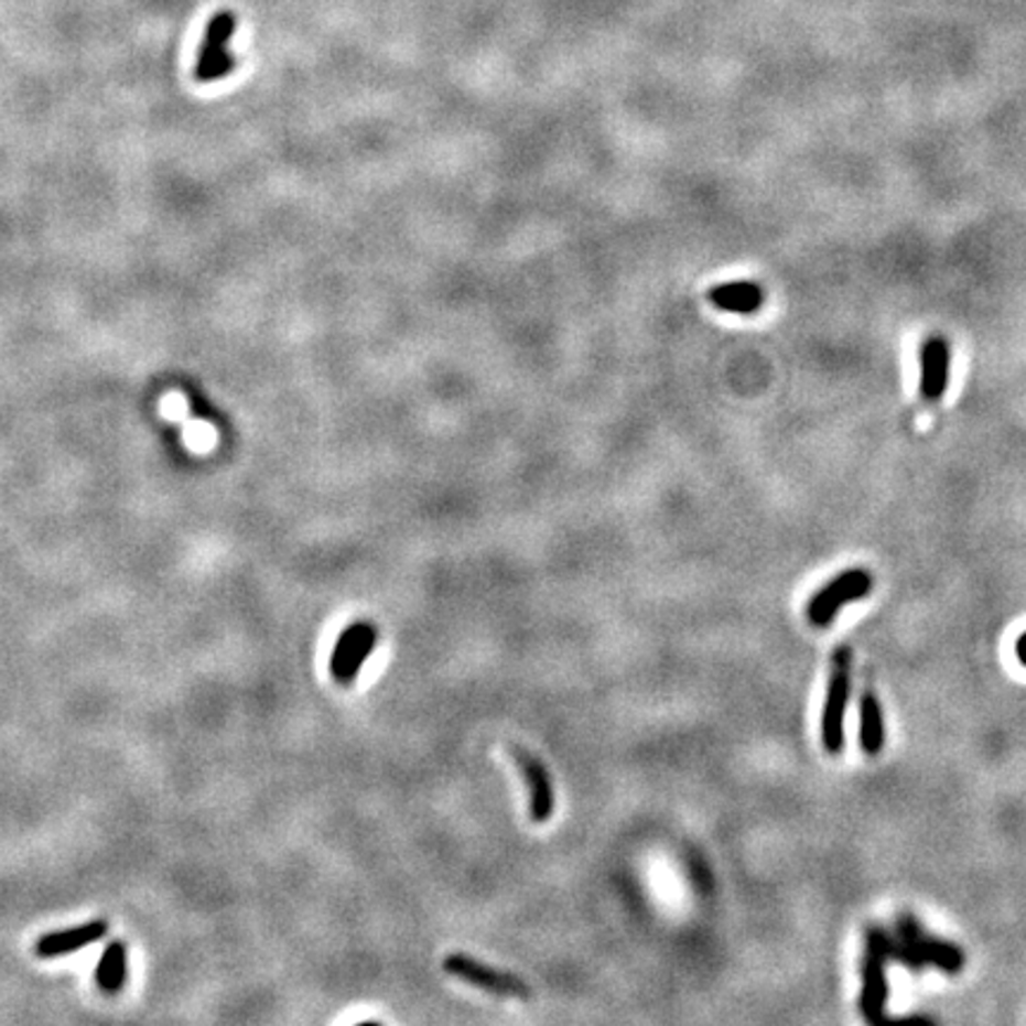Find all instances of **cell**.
Returning a JSON list of instances; mask_svg holds the SVG:
<instances>
[{
    "label": "cell",
    "mask_w": 1026,
    "mask_h": 1026,
    "mask_svg": "<svg viewBox=\"0 0 1026 1026\" xmlns=\"http://www.w3.org/2000/svg\"><path fill=\"white\" fill-rule=\"evenodd\" d=\"M849 694H851V649L841 647L832 656L830 687H827L822 725H820L822 746H824V752L832 756L844 752V732H846L844 723H846Z\"/></svg>",
    "instance_id": "1"
},
{
    "label": "cell",
    "mask_w": 1026,
    "mask_h": 1026,
    "mask_svg": "<svg viewBox=\"0 0 1026 1026\" xmlns=\"http://www.w3.org/2000/svg\"><path fill=\"white\" fill-rule=\"evenodd\" d=\"M238 18L234 10H219L212 14V20L205 26V36L197 51L195 63V79L201 84L219 82L224 76L236 69V55L231 53V39L236 34Z\"/></svg>",
    "instance_id": "2"
},
{
    "label": "cell",
    "mask_w": 1026,
    "mask_h": 1026,
    "mask_svg": "<svg viewBox=\"0 0 1026 1026\" xmlns=\"http://www.w3.org/2000/svg\"><path fill=\"white\" fill-rule=\"evenodd\" d=\"M872 592V575L865 569H849L822 585L808 602V620L816 627L832 625L839 611L851 602H861Z\"/></svg>",
    "instance_id": "3"
},
{
    "label": "cell",
    "mask_w": 1026,
    "mask_h": 1026,
    "mask_svg": "<svg viewBox=\"0 0 1026 1026\" xmlns=\"http://www.w3.org/2000/svg\"><path fill=\"white\" fill-rule=\"evenodd\" d=\"M442 968H445L447 974L462 979V982L478 986L493 995H499V998H516V1001L532 998V989L523 982V979L489 968V964L473 960L468 955L452 953L445 958V962H442Z\"/></svg>",
    "instance_id": "4"
},
{
    "label": "cell",
    "mask_w": 1026,
    "mask_h": 1026,
    "mask_svg": "<svg viewBox=\"0 0 1026 1026\" xmlns=\"http://www.w3.org/2000/svg\"><path fill=\"white\" fill-rule=\"evenodd\" d=\"M378 627L371 620H355L341 633L331 654V676L335 682L349 687L357 680L364 663L376 649Z\"/></svg>",
    "instance_id": "5"
},
{
    "label": "cell",
    "mask_w": 1026,
    "mask_h": 1026,
    "mask_svg": "<svg viewBox=\"0 0 1026 1026\" xmlns=\"http://www.w3.org/2000/svg\"><path fill=\"white\" fill-rule=\"evenodd\" d=\"M886 955L884 946L875 937V931L867 929V946L863 955V991H861V1013L867 1024H882L889 1001V982H886Z\"/></svg>",
    "instance_id": "6"
},
{
    "label": "cell",
    "mask_w": 1026,
    "mask_h": 1026,
    "mask_svg": "<svg viewBox=\"0 0 1026 1026\" xmlns=\"http://www.w3.org/2000/svg\"><path fill=\"white\" fill-rule=\"evenodd\" d=\"M896 933L912 946V951L920 955L925 964H933L946 974H958L964 968V953L955 943L931 937L912 915H900L896 920Z\"/></svg>",
    "instance_id": "7"
},
{
    "label": "cell",
    "mask_w": 1026,
    "mask_h": 1026,
    "mask_svg": "<svg viewBox=\"0 0 1026 1026\" xmlns=\"http://www.w3.org/2000/svg\"><path fill=\"white\" fill-rule=\"evenodd\" d=\"M509 752L520 768V773H523L526 787L530 791V808H528L530 820L540 822V824L551 820V816H554V808H557V796H554V782H551V775L544 768V763L538 756L526 752L523 746L514 744L509 746Z\"/></svg>",
    "instance_id": "8"
},
{
    "label": "cell",
    "mask_w": 1026,
    "mask_h": 1026,
    "mask_svg": "<svg viewBox=\"0 0 1026 1026\" xmlns=\"http://www.w3.org/2000/svg\"><path fill=\"white\" fill-rule=\"evenodd\" d=\"M107 931H110V925H107V920H90L86 925L69 927V929H63V931H48V933H43V937L36 941L34 953L39 958H45V960L72 955L76 951H82V948L100 941Z\"/></svg>",
    "instance_id": "9"
},
{
    "label": "cell",
    "mask_w": 1026,
    "mask_h": 1026,
    "mask_svg": "<svg viewBox=\"0 0 1026 1026\" xmlns=\"http://www.w3.org/2000/svg\"><path fill=\"white\" fill-rule=\"evenodd\" d=\"M948 366H951V352L943 335H929L922 347V380L920 392L922 400L933 404L939 402L948 388Z\"/></svg>",
    "instance_id": "10"
},
{
    "label": "cell",
    "mask_w": 1026,
    "mask_h": 1026,
    "mask_svg": "<svg viewBox=\"0 0 1026 1026\" xmlns=\"http://www.w3.org/2000/svg\"><path fill=\"white\" fill-rule=\"evenodd\" d=\"M709 300L713 307L730 314H756L763 307L765 293L754 281H732L711 288Z\"/></svg>",
    "instance_id": "11"
},
{
    "label": "cell",
    "mask_w": 1026,
    "mask_h": 1026,
    "mask_svg": "<svg viewBox=\"0 0 1026 1026\" xmlns=\"http://www.w3.org/2000/svg\"><path fill=\"white\" fill-rule=\"evenodd\" d=\"M96 984L105 995L121 993L127 984V943L110 941L98 960Z\"/></svg>",
    "instance_id": "12"
},
{
    "label": "cell",
    "mask_w": 1026,
    "mask_h": 1026,
    "mask_svg": "<svg viewBox=\"0 0 1026 1026\" xmlns=\"http://www.w3.org/2000/svg\"><path fill=\"white\" fill-rule=\"evenodd\" d=\"M857 737H861V748L867 756H877L884 748V711L877 694L872 692H865L861 699V730H857Z\"/></svg>",
    "instance_id": "13"
},
{
    "label": "cell",
    "mask_w": 1026,
    "mask_h": 1026,
    "mask_svg": "<svg viewBox=\"0 0 1026 1026\" xmlns=\"http://www.w3.org/2000/svg\"><path fill=\"white\" fill-rule=\"evenodd\" d=\"M1015 654H1017V661H1019L1022 666H1026V633L1019 635L1017 645H1015Z\"/></svg>",
    "instance_id": "14"
}]
</instances>
